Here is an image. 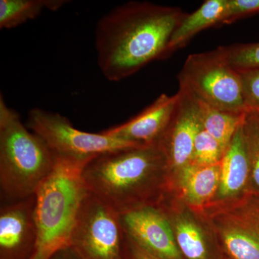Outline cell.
<instances>
[{
  "instance_id": "1",
  "label": "cell",
  "mask_w": 259,
  "mask_h": 259,
  "mask_svg": "<svg viewBox=\"0 0 259 259\" xmlns=\"http://www.w3.org/2000/svg\"><path fill=\"white\" fill-rule=\"evenodd\" d=\"M185 13L179 8L130 2L102 17L95 28L97 64L110 81L168 56L170 40Z\"/></svg>"
},
{
  "instance_id": "2",
  "label": "cell",
  "mask_w": 259,
  "mask_h": 259,
  "mask_svg": "<svg viewBox=\"0 0 259 259\" xmlns=\"http://www.w3.org/2000/svg\"><path fill=\"white\" fill-rule=\"evenodd\" d=\"M166 158L157 144L110 151L89 161L82 178L90 194L119 214L153 204Z\"/></svg>"
},
{
  "instance_id": "3",
  "label": "cell",
  "mask_w": 259,
  "mask_h": 259,
  "mask_svg": "<svg viewBox=\"0 0 259 259\" xmlns=\"http://www.w3.org/2000/svg\"><path fill=\"white\" fill-rule=\"evenodd\" d=\"M47 144L23 125L0 96V187L7 203L35 195L55 166Z\"/></svg>"
},
{
  "instance_id": "4",
  "label": "cell",
  "mask_w": 259,
  "mask_h": 259,
  "mask_svg": "<svg viewBox=\"0 0 259 259\" xmlns=\"http://www.w3.org/2000/svg\"><path fill=\"white\" fill-rule=\"evenodd\" d=\"M84 165L56 158L55 166L35 194L37 240L30 259H49L70 245L76 217L88 190Z\"/></svg>"
},
{
  "instance_id": "5",
  "label": "cell",
  "mask_w": 259,
  "mask_h": 259,
  "mask_svg": "<svg viewBox=\"0 0 259 259\" xmlns=\"http://www.w3.org/2000/svg\"><path fill=\"white\" fill-rule=\"evenodd\" d=\"M180 90L207 105L228 112H247L239 73L227 60L223 47L191 54L178 75Z\"/></svg>"
},
{
  "instance_id": "6",
  "label": "cell",
  "mask_w": 259,
  "mask_h": 259,
  "mask_svg": "<svg viewBox=\"0 0 259 259\" xmlns=\"http://www.w3.org/2000/svg\"><path fill=\"white\" fill-rule=\"evenodd\" d=\"M27 125L47 144L56 158L84 166L104 153L143 146L101 133L80 131L67 117L40 108L30 110Z\"/></svg>"
},
{
  "instance_id": "7",
  "label": "cell",
  "mask_w": 259,
  "mask_h": 259,
  "mask_svg": "<svg viewBox=\"0 0 259 259\" xmlns=\"http://www.w3.org/2000/svg\"><path fill=\"white\" fill-rule=\"evenodd\" d=\"M120 214L88 192L76 217L70 246L82 259H122Z\"/></svg>"
},
{
  "instance_id": "8",
  "label": "cell",
  "mask_w": 259,
  "mask_h": 259,
  "mask_svg": "<svg viewBox=\"0 0 259 259\" xmlns=\"http://www.w3.org/2000/svg\"><path fill=\"white\" fill-rule=\"evenodd\" d=\"M220 236L234 259H259V194L250 193L216 216Z\"/></svg>"
},
{
  "instance_id": "9",
  "label": "cell",
  "mask_w": 259,
  "mask_h": 259,
  "mask_svg": "<svg viewBox=\"0 0 259 259\" xmlns=\"http://www.w3.org/2000/svg\"><path fill=\"white\" fill-rule=\"evenodd\" d=\"M124 234L138 246L161 259H182L171 223L153 204L120 214Z\"/></svg>"
},
{
  "instance_id": "10",
  "label": "cell",
  "mask_w": 259,
  "mask_h": 259,
  "mask_svg": "<svg viewBox=\"0 0 259 259\" xmlns=\"http://www.w3.org/2000/svg\"><path fill=\"white\" fill-rule=\"evenodd\" d=\"M178 93L180 98L171 120L157 143L167 166L177 172L192 161L194 141L202 127L195 99L184 90Z\"/></svg>"
},
{
  "instance_id": "11",
  "label": "cell",
  "mask_w": 259,
  "mask_h": 259,
  "mask_svg": "<svg viewBox=\"0 0 259 259\" xmlns=\"http://www.w3.org/2000/svg\"><path fill=\"white\" fill-rule=\"evenodd\" d=\"M37 240L35 197L7 203L0 209V250L3 259L35 253Z\"/></svg>"
},
{
  "instance_id": "12",
  "label": "cell",
  "mask_w": 259,
  "mask_h": 259,
  "mask_svg": "<svg viewBox=\"0 0 259 259\" xmlns=\"http://www.w3.org/2000/svg\"><path fill=\"white\" fill-rule=\"evenodd\" d=\"M179 98V93L173 96L162 94L134 118L100 133L143 146L157 144L171 120Z\"/></svg>"
},
{
  "instance_id": "13",
  "label": "cell",
  "mask_w": 259,
  "mask_h": 259,
  "mask_svg": "<svg viewBox=\"0 0 259 259\" xmlns=\"http://www.w3.org/2000/svg\"><path fill=\"white\" fill-rule=\"evenodd\" d=\"M252 193L249 158L243 121L221 161V181L217 192L221 199L243 197Z\"/></svg>"
},
{
  "instance_id": "14",
  "label": "cell",
  "mask_w": 259,
  "mask_h": 259,
  "mask_svg": "<svg viewBox=\"0 0 259 259\" xmlns=\"http://www.w3.org/2000/svg\"><path fill=\"white\" fill-rule=\"evenodd\" d=\"M178 174L184 198L192 207H204L217 194L221 181V163L207 166L189 164Z\"/></svg>"
},
{
  "instance_id": "15",
  "label": "cell",
  "mask_w": 259,
  "mask_h": 259,
  "mask_svg": "<svg viewBox=\"0 0 259 259\" xmlns=\"http://www.w3.org/2000/svg\"><path fill=\"white\" fill-rule=\"evenodd\" d=\"M225 4L226 0H207L193 13L186 14L172 35L168 56L185 47L194 35L204 29L219 26Z\"/></svg>"
},
{
  "instance_id": "16",
  "label": "cell",
  "mask_w": 259,
  "mask_h": 259,
  "mask_svg": "<svg viewBox=\"0 0 259 259\" xmlns=\"http://www.w3.org/2000/svg\"><path fill=\"white\" fill-rule=\"evenodd\" d=\"M194 98L198 106L202 127L217 140L225 153L237 130L243 122L245 113L236 114L223 111L195 97Z\"/></svg>"
},
{
  "instance_id": "17",
  "label": "cell",
  "mask_w": 259,
  "mask_h": 259,
  "mask_svg": "<svg viewBox=\"0 0 259 259\" xmlns=\"http://www.w3.org/2000/svg\"><path fill=\"white\" fill-rule=\"evenodd\" d=\"M67 3L66 0H1L0 28H16L37 18L44 10L56 11Z\"/></svg>"
},
{
  "instance_id": "18",
  "label": "cell",
  "mask_w": 259,
  "mask_h": 259,
  "mask_svg": "<svg viewBox=\"0 0 259 259\" xmlns=\"http://www.w3.org/2000/svg\"><path fill=\"white\" fill-rule=\"evenodd\" d=\"M181 253L187 259H209V250L202 228L192 218L181 215L171 223Z\"/></svg>"
},
{
  "instance_id": "19",
  "label": "cell",
  "mask_w": 259,
  "mask_h": 259,
  "mask_svg": "<svg viewBox=\"0 0 259 259\" xmlns=\"http://www.w3.org/2000/svg\"><path fill=\"white\" fill-rule=\"evenodd\" d=\"M243 130L250 162L252 193L259 194V113L245 112Z\"/></svg>"
},
{
  "instance_id": "20",
  "label": "cell",
  "mask_w": 259,
  "mask_h": 259,
  "mask_svg": "<svg viewBox=\"0 0 259 259\" xmlns=\"http://www.w3.org/2000/svg\"><path fill=\"white\" fill-rule=\"evenodd\" d=\"M224 151L217 140L202 127L199 130L194 141L193 154L190 164L207 166L221 163Z\"/></svg>"
},
{
  "instance_id": "21",
  "label": "cell",
  "mask_w": 259,
  "mask_h": 259,
  "mask_svg": "<svg viewBox=\"0 0 259 259\" xmlns=\"http://www.w3.org/2000/svg\"><path fill=\"white\" fill-rule=\"evenodd\" d=\"M227 60L238 72L259 69V42L223 47Z\"/></svg>"
},
{
  "instance_id": "22",
  "label": "cell",
  "mask_w": 259,
  "mask_h": 259,
  "mask_svg": "<svg viewBox=\"0 0 259 259\" xmlns=\"http://www.w3.org/2000/svg\"><path fill=\"white\" fill-rule=\"evenodd\" d=\"M259 13V0H226L219 26Z\"/></svg>"
},
{
  "instance_id": "23",
  "label": "cell",
  "mask_w": 259,
  "mask_h": 259,
  "mask_svg": "<svg viewBox=\"0 0 259 259\" xmlns=\"http://www.w3.org/2000/svg\"><path fill=\"white\" fill-rule=\"evenodd\" d=\"M239 73L243 100L247 111L259 113V69Z\"/></svg>"
},
{
  "instance_id": "24",
  "label": "cell",
  "mask_w": 259,
  "mask_h": 259,
  "mask_svg": "<svg viewBox=\"0 0 259 259\" xmlns=\"http://www.w3.org/2000/svg\"><path fill=\"white\" fill-rule=\"evenodd\" d=\"M124 237H125V241L127 242L130 254L131 255L133 259H161L140 248L136 243L127 238L125 234H124Z\"/></svg>"
},
{
  "instance_id": "25",
  "label": "cell",
  "mask_w": 259,
  "mask_h": 259,
  "mask_svg": "<svg viewBox=\"0 0 259 259\" xmlns=\"http://www.w3.org/2000/svg\"><path fill=\"white\" fill-rule=\"evenodd\" d=\"M49 259H82L71 246H67L56 252Z\"/></svg>"
}]
</instances>
